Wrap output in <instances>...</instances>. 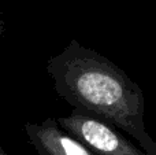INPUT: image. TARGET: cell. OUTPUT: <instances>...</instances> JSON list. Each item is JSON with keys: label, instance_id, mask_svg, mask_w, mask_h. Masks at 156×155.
<instances>
[{"label": "cell", "instance_id": "obj_1", "mask_svg": "<svg viewBox=\"0 0 156 155\" xmlns=\"http://www.w3.org/2000/svg\"><path fill=\"white\" fill-rule=\"evenodd\" d=\"M54 89L76 111L96 117L127 133L148 155L156 142L145 128V99L121 67L104 55L73 38L47 62Z\"/></svg>", "mask_w": 156, "mask_h": 155}, {"label": "cell", "instance_id": "obj_2", "mask_svg": "<svg viewBox=\"0 0 156 155\" xmlns=\"http://www.w3.org/2000/svg\"><path fill=\"white\" fill-rule=\"evenodd\" d=\"M56 121L63 131L80 140L93 155H148L138 144L126 139L119 129L96 117L74 110Z\"/></svg>", "mask_w": 156, "mask_h": 155}, {"label": "cell", "instance_id": "obj_3", "mask_svg": "<svg viewBox=\"0 0 156 155\" xmlns=\"http://www.w3.org/2000/svg\"><path fill=\"white\" fill-rule=\"evenodd\" d=\"M23 129L38 155H93L80 140L63 131L54 118L40 124L27 122Z\"/></svg>", "mask_w": 156, "mask_h": 155}, {"label": "cell", "instance_id": "obj_4", "mask_svg": "<svg viewBox=\"0 0 156 155\" xmlns=\"http://www.w3.org/2000/svg\"><path fill=\"white\" fill-rule=\"evenodd\" d=\"M3 33H4V23H3V19H2V15H0V41H2V37H3Z\"/></svg>", "mask_w": 156, "mask_h": 155}, {"label": "cell", "instance_id": "obj_5", "mask_svg": "<svg viewBox=\"0 0 156 155\" xmlns=\"http://www.w3.org/2000/svg\"><path fill=\"white\" fill-rule=\"evenodd\" d=\"M0 155H8V154L5 153L4 150H3V147H2V146H0Z\"/></svg>", "mask_w": 156, "mask_h": 155}]
</instances>
